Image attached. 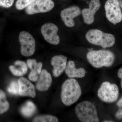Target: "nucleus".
Returning <instances> with one entry per match:
<instances>
[{
    "label": "nucleus",
    "instance_id": "f257e3e1",
    "mask_svg": "<svg viewBox=\"0 0 122 122\" xmlns=\"http://www.w3.org/2000/svg\"><path fill=\"white\" fill-rule=\"evenodd\" d=\"M81 94V86L78 81L74 78L68 79L62 85L61 100L67 106H70L76 103Z\"/></svg>",
    "mask_w": 122,
    "mask_h": 122
},
{
    "label": "nucleus",
    "instance_id": "f03ea898",
    "mask_svg": "<svg viewBox=\"0 0 122 122\" xmlns=\"http://www.w3.org/2000/svg\"><path fill=\"white\" fill-rule=\"evenodd\" d=\"M86 58L90 64L94 68L109 67L113 64L115 55L113 52L109 50H93L88 52L86 54Z\"/></svg>",
    "mask_w": 122,
    "mask_h": 122
},
{
    "label": "nucleus",
    "instance_id": "7ed1b4c3",
    "mask_svg": "<svg viewBox=\"0 0 122 122\" xmlns=\"http://www.w3.org/2000/svg\"><path fill=\"white\" fill-rule=\"evenodd\" d=\"M86 38L90 44L100 46L103 49L112 47L115 42V37L113 34L97 29L88 30L86 34Z\"/></svg>",
    "mask_w": 122,
    "mask_h": 122
},
{
    "label": "nucleus",
    "instance_id": "20e7f679",
    "mask_svg": "<svg viewBox=\"0 0 122 122\" xmlns=\"http://www.w3.org/2000/svg\"><path fill=\"white\" fill-rule=\"evenodd\" d=\"M75 113L81 122H99L96 107L90 101L86 100L79 103L75 107Z\"/></svg>",
    "mask_w": 122,
    "mask_h": 122
},
{
    "label": "nucleus",
    "instance_id": "39448f33",
    "mask_svg": "<svg viewBox=\"0 0 122 122\" xmlns=\"http://www.w3.org/2000/svg\"><path fill=\"white\" fill-rule=\"evenodd\" d=\"M119 90L116 84L108 81L103 82L97 91V96L104 102L111 103L117 100Z\"/></svg>",
    "mask_w": 122,
    "mask_h": 122
},
{
    "label": "nucleus",
    "instance_id": "423d86ee",
    "mask_svg": "<svg viewBox=\"0 0 122 122\" xmlns=\"http://www.w3.org/2000/svg\"><path fill=\"white\" fill-rule=\"evenodd\" d=\"M107 20L114 25L120 23L122 20V12L118 0H107L105 5Z\"/></svg>",
    "mask_w": 122,
    "mask_h": 122
},
{
    "label": "nucleus",
    "instance_id": "0eeeda50",
    "mask_svg": "<svg viewBox=\"0 0 122 122\" xmlns=\"http://www.w3.org/2000/svg\"><path fill=\"white\" fill-rule=\"evenodd\" d=\"M19 40L21 54L25 57L33 55L35 52L36 42L33 36L28 32L22 31L19 34Z\"/></svg>",
    "mask_w": 122,
    "mask_h": 122
},
{
    "label": "nucleus",
    "instance_id": "6e6552de",
    "mask_svg": "<svg viewBox=\"0 0 122 122\" xmlns=\"http://www.w3.org/2000/svg\"><path fill=\"white\" fill-rule=\"evenodd\" d=\"M54 5L52 0H35L25 8V12L28 15L48 12L53 8Z\"/></svg>",
    "mask_w": 122,
    "mask_h": 122
},
{
    "label": "nucleus",
    "instance_id": "1a4fd4ad",
    "mask_svg": "<svg viewBox=\"0 0 122 122\" xmlns=\"http://www.w3.org/2000/svg\"><path fill=\"white\" fill-rule=\"evenodd\" d=\"M58 30V26L50 22L44 24L41 28V32L45 40L48 43L55 45L60 42V37L57 34Z\"/></svg>",
    "mask_w": 122,
    "mask_h": 122
},
{
    "label": "nucleus",
    "instance_id": "9d476101",
    "mask_svg": "<svg viewBox=\"0 0 122 122\" xmlns=\"http://www.w3.org/2000/svg\"><path fill=\"white\" fill-rule=\"evenodd\" d=\"M81 9L77 6H72L63 9L61 11V16L64 24L67 27L71 28L75 25V18L81 15Z\"/></svg>",
    "mask_w": 122,
    "mask_h": 122
},
{
    "label": "nucleus",
    "instance_id": "9b49d317",
    "mask_svg": "<svg viewBox=\"0 0 122 122\" xmlns=\"http://www.w3.org/2000/svg\"><path fill=\"white\" fill-rule=\"evenodd\" d=\"M101 7L99 0H91L89 4V8L83 9L81 11L83 21L85 24L90 25L93 23L95 15Z\"/></svg>",
    "mask_w": 122,
    "mask_h": 122
},
{
    "label": "nucleus",
    "instance_id": "f8f14e48",
    "mask_svg": "<svg viewBox=\"0 0 122 122\" xmlns=\"http://www.w3.org/2000/svg\"><path fill=\"white\" fill-rule=\"evenodd\" d=\"M18 82L20 95L35 97L36 95L35 87L30 81L25 78L21 77L18 79Z\"/></svg>",
    "mask_w": 122,
    "mask_h": 122
},
{
    "label": "nucleus",
    "instance_id": "ddd939ff",
    "mask_svg": "<svg viewBox=\"0 0 122 122\" xmlns=\"http://www.w3.org/2000/svg\"><path fill=\"white\" fill-rule=\"evenodd\" d=\"M67 57L62 55H56L51 60V64L53 66V75L55 77H59L65 69L67 65Z\"/></svg>",
    "mask_w": 122,
    "mask_h": 122
},
{
    "label": "nucleus",
    "instance_id": "4468645a",
    "mask_svg": "<svg viewBox=\"0 0 122 122\" xmlns=\"http://www.w3.org/2000/svg\"><path fill=\"white\" fill-rule=\"evenodd\" d=\"M65 72L70 78H82L85 77L87 73L83 68L77 69L75 68V63L73 61H70L68 62L65 69Z\"/></svg>",
    "mask_w": 122,
    "mask_h": 122
},
{
    "label": "nucleus",
    "instance_id": "2eb2a0df",
    "mask_svg": "<svg viewBox=\"0 0 122 122\" xmlns=\"http://www.w3.org/2000/svg\"><path fill=\"white\" fill-rule=\"evenodd\" d=\"M40 74V78L36 85V87L39 91H46L52 84V76L45 69L42 70Z\"/></svg>",
    "mask_w": 122,
    "mask_h": 122
},
{
    "label": "nucleus",
    "instance_id": "dca6fc26",
    "mask_svg": "<svg viewBox=\"0 0 122 122\" xmlns=\"http://www.w3.org/2000/svg\"><path fill=\"white\" fill-rule=\"evenodd\" d=\"M9 69L15 76H21L27 73L28 66L25 62L18 60L15 61L14 65L10 66Z\"/></svg>",
    "mask_w": 122,
    "mask_h": 122
},
{
    "label": "nucleus",
    "instance_id": "f3484780",
    "mask_svg": "<svg viewBox=\"0 0 122 122\" xmlns=\"http://www.w3.org/2000/svg\"><path fill=\"white\" fill-rule=\"evenodd\" d=\"M36 110V107L35 104L30 101H27L21 107V113L26 117H30L32 116Z\"/></svg>",
    "mask_w": 122,
    "mask_h": 122
},
{
    "label": "nucleus",
    "instance_id": "a211bd4d",
    "mask_svg": "<svg viewBox=\"0 0 122 122\" xmlns=\"http://www.w3.org/2000/svg\"><path fill=\"white\" fill-rule=\"evenodd\" d=\"M10 108V104L7 100L4 92L0 89V114L5 113Z\"/></svg>",
    "mask_w": 122,
    "mask_h": 122
},
{
    "label": "nucleus",
    "instance_id": "6ab92c4d",
    "mask_svg": "<svg viewBox=\"0 0 122 122\" xmlns=\"http://www.w3.org/2000/svg\"><path fill=\"white\" fill-rule=\"evenodd\" d=\"M27 65L31 70H34L37 72L38 74L41 73L43 64L41 62L37 63L35 59H28L27 61Z\"/></svg>",
    "mask_w": 122,
    "mask_h": 122
},
{
    "label": "nucleus",
    "instance_id": "aec40b11",
    "mask_svg": "<svg viewBox=\"0 0 122 122\" xmlns=\"http://www.w3.org/2000/svg\"><path fill=\"white\" fill-rule=\"evenodd\" d=\"M58 121L56 116L49 115L36 116L33 120L34 122H57Z\"/></svg>",
    "mask_w": 122,
    "mask_h": 122
},
{
    "label": "nucleus",
    "instance_id": "412c9836",
    "mask_svg": "<svg viewBox=\"0 0 122 122\" xmlns=\"http://www.w3.org/2000/svg\"><path fill=\"white\" fill-rule=\"evenodd\" d=\"M35 0H17L15 7L18 10H22L31 4Z\"/></svg>",
    "mask_w": 122,
    "mask_h": 122
},
{
    "label": "nucleus",
    "instance_id": "4be33fe9",
    "mask_svg": "<svg viewBox=\"0 0 122 122\" xmlns=\"http://www.w3.org/2000/svg\"><path fill=\"white\" fill-rule=\"evenodd\" d=\"M8 91L9 93L13 95L19 94V86L18 82L13 81L8 87Z\"/></svg>",
    "mask_w": 122,
    "mask_h": 122
},
{
    "label": "nucleus",
    "instance_id": "5701e85b",
    "mask_svg": "<svg viewBox=\"0 0 122 122\" xmlns=\"http://www.w3.org/2000/svg\"><path fill=\"white\" fill-rule=\"evenodd\" d=\"M117 105L118 107V110L115 114L116 117L118 120L122 119V96L117 103Z\"/></svg>",
    "mask_w": 122,
    "mask_h": 122
},
{
    "label": "nucleus",
    "instance_id": "b1692460",
    "mask_svg": "<svg viewBox=\"0 0 122 122\" xmlns=\"http://www.w3.org/2000/svg\"><path fill=\"white\" fill-rule=\"evenodd\" d=\"M15 0H0V7L8 8L12 7Z\"/></svg>",
    "mask_w": 122,
    "mask_h": 122
},
{
    "label": "nucleus",
    "instance_id": "393cba45",
    "mask_svg": "<svg viewBox=\"0 0 122 122\" xmlns=\"http://www.w3.org/2000/svg\"><path fill=\"white\" fill-rule=\"evenodd\" d=\"M37 72L34 70H31L30 73L29 75V78L30 81L35 82L37 81L38 78Z\"/></svg>",
    "mask_w": 122,
    "mask_h": 122
},
{
    "label": "nucleus",
    "instance_id": "a878e982",
    "mask_svg": "<svg viewBox=\"0 0 122 122\" xmlns=\"http://www.w3.org/2000/svg\"><path fill=\"white\" fill-rule=\"evenodd\" d=\"M118 77L121 79V86L122 89V67L120 68L118 71L117 72Z\"/></svg>",
    "mask_w": 122,
    "mask_h": 122
},
{
    "label": "nucleus",
    "instance_id": "bb28decb",
    "mask_svg": "<svg viewBox=\"0 0 122 122\" xmlns=\"http://www.w3.org/2000/svg\"><path fill=\"white\" fill-rule=\"evenodd\" d=\"M119 2L120 8L122 9V0H119Z\"/></svg>",
    "mask_w": 122,
    "mask_h": 122
},
{
    "label": "nucleus",
    "instance_id": "cd10ccee",
    "mask_svg": "<svg viewBox=\"0 0 122 122\" xmlns=\"http://www.w3.org/2000/svg\"><path fill=\"white\" fill-rule=\"evenodd\" d=\"M103 122H114V121H112V120H105L103 121Z\"/></svg>",
    "mask_w": 122,
    "mask_h": 122
},
{
    "label": "nucleus",
    "instance_id": "c85d7f7f",
    "mask_svg": "<svg viewBox=\"0 0 122 122\" xmlns=\"http://www.w3.org/2000/svg\"><path fill=\"white\" fill-rule=\"evenodd\" d=\"M88 50L89 51H90L93 50V48H91V49H89Z\"/></svg>",
    "mask_w": 122,
    "mask_h": 122
}]
</instances>
